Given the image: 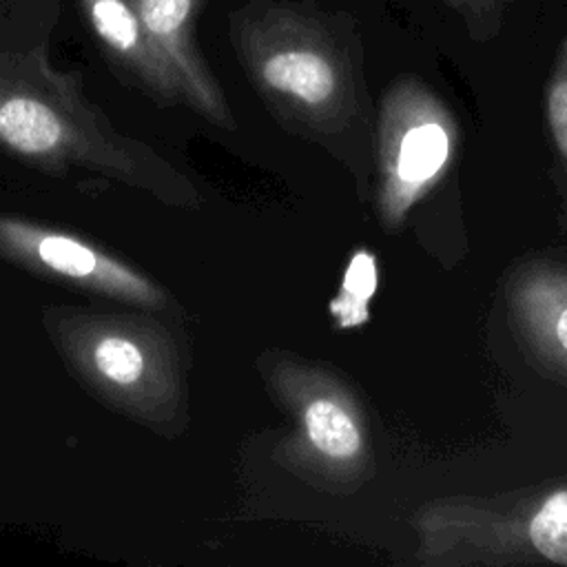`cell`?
I'll list each match as a JSON object with an SVG mask.
<instances>
[{"label":"cell","mask_w":567,"mask_h":567,"mask_svg":"<svg viewBox=\"0 0 567 567\" xmlns=\"http://www.w3.org/2000/svg\"><path fill=\"white\" fill-rule=\"evenodd\" d=\"M230 35L257 91L312 126H339L357 109L350 51L328 16L303 2L250 0Z\"/></svg>","instance_id":"6da1fadb"},{"label":"cell","mask_w":567,"mask_h":567,"mask_svg":"<svg viewBox=\"0 0 567 567\" xmlns=\"http://www.w3.org/2000/svg\"><path fill=\"white\" fill-rule=\"evenodd\" d=\"M47 328L78 377L113 410L166 432L179 423L182 354L162 323L55 308Z\"/></svg>","instance_id":"7a4b0ae2"},{"label":"cell","mask_w":567,"mask_h":567,"mask_svg":"<svg viewBox=\"0 0 567 567\" xmlns=\"http://www.w3.org/2000/svg\"><path fill=\"white\" fill-rule=\"evenodd\" d=\"M80 78L51 66L47 47L0 53V146L55 171L89 166L133 177V159Z\"/></svg>","instance_id":"3957f363"},{"label":"cell","mask_w":567,"mask_h":567,"mask_svg":"<svg viewBox=\"0 0 567 567\" xmlns=\"http://www.w3.org/2000/svg\"><path fill=\"white\" fill-rule=\"evenodd\" d=\"M416 527L425 563L567 565V485L514 498L441 501Z\"/></svg>","instance_id":"277c9868"},{"label":"cell","mask_w":567,"mask_h":567,"mask_svg":"<svg viewBox=\"0 0 567 567\" xmlns=\"http://www.w3.org/2000/svg\"><path fill=\"white\" fill-rule=\"evenodd\" d=\"M266 379L292 416L281 458L326 485H357L370 472V434L354 394L334 374L288 357H270Z\"/></svg>","instance_id":"5b68a950"},{"label":"cell","mask_w":567,"mask_h":567,"mask_svg":"<svg viewBox=\"0 0 567 567\" xmlns=\"http://www.w3.org/2000/svg\"><path fill=\"white\" fill-rule=\"evenodd\" d=\"M454 137L447 109L419 80L403 78L388 89L379 117V208L385 224H396L441 175Z\"/></svg>","instance_id":"8992f818"},{"label":"cell","mask_w":567,"mask_h":567,"mask_svg":"<svg viewBox=\"0 0 567 567\" xmlns=\"http://www.w3.org/2000/svg\"><path fill=\"white\" fill-rule=\"evenodd\" d=\"M0 257L31 272L148 310L168 306L166 292L137 268L64 230L0 215Z\"/></svg>","instance_id":"52a82bcc"},{"label":"cell","mask_w":567,"mask_h":567,"mask_svg":"<svg viewBox=\"0 0 567 567\" xmlns=\"http://www.w3.org/2000/svg\"><path fill=\"white\" fill-rule=\"evenodd\" d=\"M208 0H137L144 27L175 71L184 89V102L217 126H233L221 86L213 78L197 49L195 22Z\"/></svg>","instance_id":"ba28073f"},{"label":"cell","mask_w":567,"mask_h":567,"mask_svg":"<svg viewBox=\"0 0 567 567\" xmlns=\"http://www.w3.org/2000/svg\"><path fill=\"white\" fill-rule=\"evenodd\" d=\"M82 13L111 60L159 102H184L175 71L155 49L137 0H80Z\"/></svg>","instance_id":"9c48e42d"},{"label":"cell","mask_w":567,"mask_h":567,"mask_svg":"<svg viewBox=\"0 0 567 567\" xmlns=\"http://www.w3.org/2000/svg\"><path fill=\"white\" fill-rule=\"evenodd\" d=\"M509 306L534 352L567 374V272L551 266L523 268L509 284Z\"/></svg>","instance_id":"30bf717a"},{"label":"cell","mask_w":567,"mask_h":567,"mask_svg":"<svg viewBox=\"0 0 567 567\" xmlns=\"http://www.w3.org/2000/svg\"><path fill=\"white\" fill-rule=\"evenodd\" d=\"M377 290L374 257L365 250L352 255L339 295L330 303V315L341 328L359 326L368 319V299Z\"/></svg>","instance_id":"8fae6325"},{"label":"cell","mask_w":567,"mask_h":567,"mask_svg":"<svg viewBox=\"0 0 567 567\" xmlns=\"http://www.w3.org/2000/svg\"><path fill=\"white\" fill-rule=\"evenodd\" d=\"M545 113L554 148L567 168V35L563 38L545 91Z\"/></svg>","instance_id":"7c38bea8"},{"label":"cell","mask_w":567,"mask_h":567,"mask_svg":"<svg viewBox=\"0 0 567 567\" xmlns=\"http://www.w3.org/2000/svg\"><path fill=\"white\" fill-rule=\"evenodd\" d=\"M465 22L474 40L492 38L503 22L509 0H443Z\"/></svg>","instance_id":"4fadbf2b"}]
</instances>
